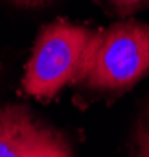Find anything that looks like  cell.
<instances>
[{"label": "cell", "mask_w": 149, "mask_h": 157, "mask_svg": "<svg viewBox=\"0 0 149 157\" xmlns=\"http://www.w3.org/2000/svg\"><path fill=\"white\" fill-rule=\"evenodd\" d=\"M101 32L67 22H53L41 30L25 69L22 86L36 99H50L82 80Z\"/></svg>", "instance_id": "obj_1"}, {"label": "cell", "mask_w": 149, "mask_h": 157, "mask_svg": "<svg viewBox=\"0 0 149 157\" xmlns=\"http://www.w3.org/2000/svg\"><path fill=\"white\" fill-rule=\"evenodd\" d=\"M147 71L149 24L126 21L101 32L82 82L102 93H119Z\"/></svg>", "instance_id": "obj_2"}, {"label": "cell", "mask_w": 149, "mask_h": 157, "mask_svg": "<svg viewBox=\"0 0 149 157\" xmlns=\"http://www.w3.org/2000/svg\"><path fill=\"white\" fill-rule=\"evenodd\" d=\"M72 149L61 132L43 124L22 105L0 110V157H67Z\"/></svg>", "instance_id": "obj_3"}, {"label": "cell", "mask_w": 149, "mask_h": 157, "mask_svg": "<svg viewBox=\"0 0 149 157\" xmlns=\"http://www.w3.org/2000/svg\"><path fill=\"white\" fill-rule=\"evenodd\" d=\"M135 146H137L135 148L137 155L149 157V112L138 124L137 135H135Z\"/></svg>", "instance_id": "obj_4"}, {"label": "cell", "mask_w": 149, "mask_h": 157, "mask_svg": "<svg viewBox=\"0 0 149 157\" xmlns=\"http://www.w3.org/2000/svg\"><path fill=\"white\" fill-rule=\"evenodd\" d=\"M110 3L116 13L123 16H129L133 14L135 11L144 8L149 3V0H110Z\"/></svg>", "instance_id": "obj_5"}, {"label": "cell", "mask_w": 149, "mask_h": 157, "mask_svg": "<svg viewBox=\"0 0 149 157\" xmlns=\"http://www.w3.org/2000/svg\"><path fill=\"white\" fill-rule=\"evenodd\" d=\"M14 2L16 5H21V6H41L47 2H52V0H11Z\"/></svg>", "instance_id": "obj_6"}]
</instances>
